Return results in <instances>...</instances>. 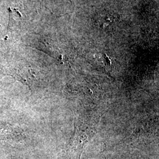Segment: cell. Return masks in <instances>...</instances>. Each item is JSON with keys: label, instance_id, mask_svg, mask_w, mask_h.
Returning a JSON list of instances; mask_svg holds the SVG:
<instances>
[{"label": "cell", "instance_id": "cell-1", "mask_svg": "<svg viewBox=\"0 0 159 159\" xmlns=\"http://www.w3.org/2000/svg\"><path fill=\"white\" fill-rule=\"evenodd\" d=\"M101 116L81 115L75 119L74 133L68 143L67 153L70 159H80L89 140L96 133Z\"/></svg>", "mask_w": 159, "mask_h": 159}, {"label": "cell", "instance_id": "cell-2", "mask_svg": "<svg viewBox=\"0 0 159 159\" xmlns=\"http://www.w3.org/2000/svg\"><path fill=\"white\" fill-rule=\"evenodd\" d=\"M98 20L99 22L102 24L103 27H108L113 25L116 20V18L113 14L106 13L102 14L99 18Z\"/></svg>", "mask_w": 159, "mask_h": 159}]
</instances>
